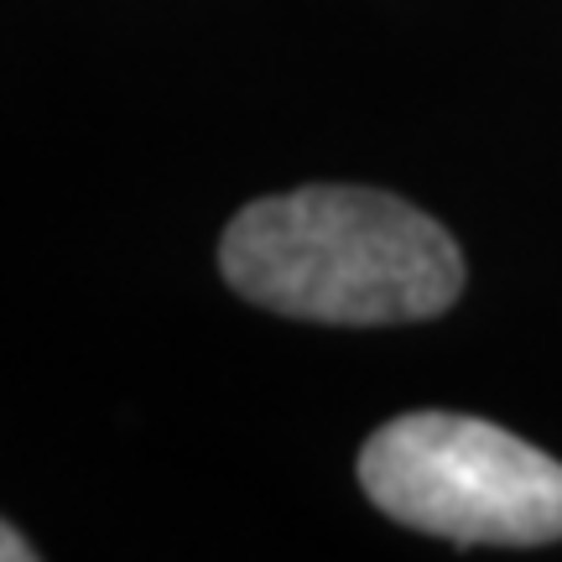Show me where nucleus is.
I'll list each match as a JSON object with an SVG mask.
<instances>
[{
  "label": "nucleus",
  "instance_id": "f257e3e1",
  "mask_svg": "<svg viewBox=\"0 0 562 562\" xmlns=\"http://www.w3.org/2000/svg\"><path fill=\"white\" fill-rule=\"evenodd\" d=\"M220 271L266 313L334 328L438 318L463 292L453 235L375 188H292L245 203L220 240Z\"/></svg>",
  "mask_w": 562,
  "mask_h": 562
},
{
  "label": "nucleus",
  "instance_id": "f03ea898",
  "mask_svg": "<svg viewBox=\"0 0 562 562\" xmlns=\"http://www.w3.org/2000/svg\"><path fill=\"white\" fill-rule=\"evenodd\" d=\"M360 484L391 521L442 542H562V463L495 422L406 412L360 448Z\"/></svg>",
  "mask_w": 562,
  "mask_h": 562
},
{
  "label": "nucleus",
  "instance_id": "7ed1b4c3",
  "mask_svg": "<svg viewBox=\"0 0 562 562\" xmlns=\"http://www.w3.org/2000/svg\"><path fill=\"white\" fill-rule=\"evenodd\" d=\"M32 558H37L32 542H26L11 521H0V562H32Z\"/></svg>",
  "mask_w": 562,
  "mask_h": 562
}]
</instances>
